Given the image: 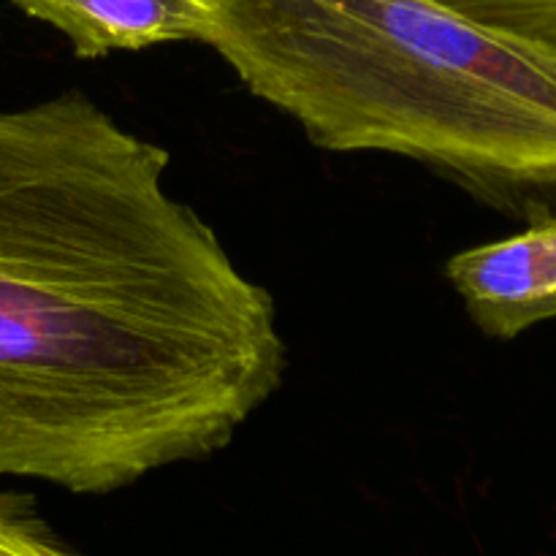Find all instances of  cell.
Segmentation results:
<instances>
[{
  "label": "cell",
  "mask_w": 556,
  "mask_h": 556,
  "mask_svg": "<svg viewBox=\"0 0 556 556\" xmlns=\"http://www.w3.org/2000/svg\"><path fill=\"white\" fill-rule=\"evenodd\" d=\"M87 92L0 109V478L112 494L226 448L286 375L271 293Z\"/></svg>",
  "instance_id": "cell-1"
},
{
  "label": "cell",
  "mask_w": 556,
  "mask_h": 556,
  "mask_svg": "<svg viewBox=\"0 0 556 556\" xmlns=\"http://www.w3.org/2000/svg\"><path fill=\"white\" fill-rule=\"evenodd\" d=\"M201 43L324 150L556 188V58L440 0H210Z\"/></svg>",
  "instance_id": "cell-2"
},
{
  "label": "cell",
  "mask_w": 556,
  "mask_h": 556,
  "mask_svg": "<svg viewBox=\"0 0 556 556\" xmlns=\"http://www.w3.org/2000/svg\"><path fill=\"white\" fill-rule=\"evenodd\" d=\"M451 286L483 334L514 340L556 318V215L521 233L456 253Z\"/></svg>",
  "instance_id": "cell-3"
},
{
  "label": "cell",
  "mask_w": 556,
  "mask_h": 556,
  "mask_svg": "<svg viewBox=\"0 0 556 556\" xmlns=\"http://www.w3.org/2000/svg\"><path fill=\"white\" fill-rule=\"evenodd\" d=\"M20 11L63 33L76 58L96 60L123 49L201 41L210 0H11Z\"/></svg>",
  "instance_id": "cell-4"
},
{
  "label": "cell",
  "mask_w": 556,
  "mask_h": 556,
  "mask_svg": "<svg viewBox=\"0 0 556 556\" xmlns=\"http://www.w3.org/2000/svg\"><path fill=\"white\" fill-rule=\"evenodd\" d=\"M440 3L556 58V0H440Z\"/></svg>",
  "instance_id": "cell-5"
},
{
  "label": "cell",
  "mask_w": 556,
  "mask_h": 556,
  "mask_svg": "<svg viewBox=\"0 0 556 556\" xmlns=\"http://www.w3.org/2000/svg\"><path fill=\"white\" fill-rule=\"evenodd\" d=\"M0 556H79L25 492L0 489Z\"/></svg>",
  "instance_id": "cell-6"
}]
</instances>
